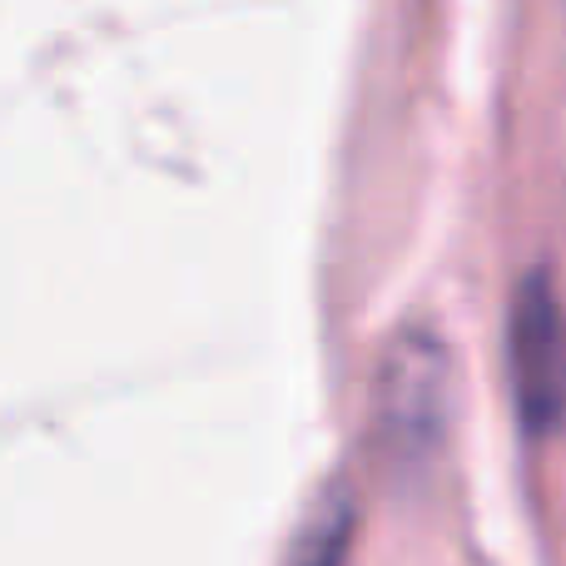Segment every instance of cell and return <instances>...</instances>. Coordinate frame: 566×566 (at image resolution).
I'll use <instances>...</instances> for the list:
<instances>
[{
	"label": "cell",
	"instance_id": "1",
	"mask_svg": "<svg viewBox=\"0 0 566 566\" xmlns=\"http://www.w3.org/2000/svg\"><path fill=\"white\" fill-rule=\"evenodd\" d=\"M507 368L512 408L532 442L566 428V308L542 269H532L512 293L507 313Z\"/></svg>",
	"mask_w": 566,
	"mask_h": 566
},
{
	"label": "cell",
	"instance_id": "2",
	"mask_svg": "<svg viewBox=\"0 0 566 566\" xmlns=\"http://www.w3.org/2000/svg\"><path fill=\"white\" fill-rule=\"evenodd\" d=\"M442 408H448V363L442 348L422 333L402 338L392 348L388 368H382V392H378V418L388 432V448L402 462L432 458L442 432Z\"/></svg>",
	"mask_w": 566,
	"mask_h": 566
},
{
	"label": "cell",
	"instance_id": "3",
	"mask_svg": "<svg viewBox=\"0 0 566 566\" xmlns=\"http://www.w3.org/2000/svg\"><path fill=\"white\" fill-rule=\"evenodd\" d=\"M353 547V507L348 502H328L318 517L303 527V537L293 542L289 566H343Z\"/></svg>",
	"mask_w": 566,
	"mask_h": 566
}]
</instances>
